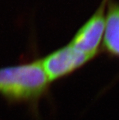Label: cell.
<instances>
[{
  "mask_svg": "<svg viewBox=\"0 0 119 120\" xmlns=\"http://www.w3.org/2000/svg\"><path fill=\"white\" fill-rule=\"evenodd\" d=\"M104 6L103 5L77 33L70 46L92 56L96 54L105 27Z\"/></svg>",
  "mask_w": 119,
  "mask_h": 120,
  "instance_id": "cell-3",
  "label": "cell"
},
{
  "mask_svg": "<svg viewBox=\"0 0 119 120\" xmlns=\"http://www.w3.org/2000/svg\"><path fill=\"white\" fill-rule=\"evenodd\" d=\"M105 45L108 51L119 56V6L111 5L105 20Z\"/></svg>",
  "mask_w": 119,
  "mask_h": 120,
  "instance_id": "cell-4",
  "label": "cell"
},
{
  "mask_svg": "<svg viewBox=\"0 0 119 120\" xmlns=\"http://www.w3.org/2000/svg\"><path fill=\"white\" fill-rule=\"evenodd\" d=\"M48 83L40 60L0 68V94L10 100H36L47 90Z\"/></svg>",
  "mask_w": 119,
  "mask_h": 120,
  "instance_id": "cell-1",
  "label": "cell"
},
{
  "mask_svg": "<svg viewBox=\"0 0 119 120\" xmlns=\"http://www.w3.org/2000/svg\"><path fill=\"white\" fill-rule=\"evenodd\" d=\"M94 56L68 45L40 60L49 81L65 76L81 67Z\"/></svg>",
  "mask_w": 119,
  "mask_h": 120,
  "instance_id": "cell-2",
  "label": "cell"
}]
</instances>
